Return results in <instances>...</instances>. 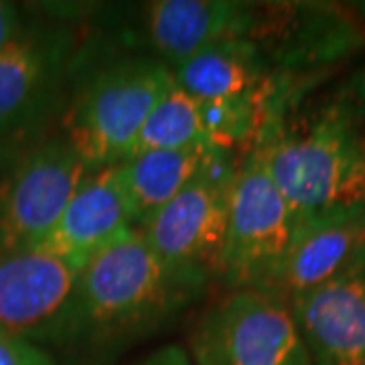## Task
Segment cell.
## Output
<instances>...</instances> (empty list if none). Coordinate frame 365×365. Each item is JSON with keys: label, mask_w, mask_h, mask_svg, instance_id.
<instances>
[{"label": "cell", "mask_w": 365, "mask_h": 365, "mask_svg": "<svg viewBox=\"0 0 365 365\" xmlns=\"http://www.w3.org/2000/svg\"><path fill=\"white\" fill-rule=\"evenodd\" d=\"M311 90L278 106L254 144L297 225L365 213L364 98L351 79L319 98Z\"/></svg>", "instance_id": "1"}, {"label": "cell", "mask_w": 365, "mask_h": 365, "mask_svg": "<svg viewBox=\"0 0 365 365\" xmlns=\"http://www.w3.org/2000/svg\"><path fill=\"white\" fill-rule=\"evenodd\" d=\"M211 284L207 276L167 264L132 230L81 268L67 349L104 364L160 333Z\"/></svg>", "instance_id": "2"}, {"label": "cell", "mask_w": 365, "mask_h": 365, "mask_svg": "<svg viewBox=\"0 0 365 365\" xmlns=\"http://www.w3.org/2000/svg\"><path fill=\"white\" fill-rule=\"evenodd\" d=\"M173 86L165 63L104 37L81 41L59 128L90 170L122 163L158 98Z\"/></svg>", "instance_id": "3"}, {"label": "cell", "mask_w": 365, "mask_h": 365, "mask_svg": "<svg viewBox=\"0 0 365 365\" xmlns=\"http://www.w3.org/2000/svg\"><path fill=\"white\" fill-rule=\"evenodd\" d=\"M91 170L51 124L0 143V252L37 248Z\"/></svg>", "instance_id": "4"}, {"label": "cell", "mask_w": 365, "mask_h": 365, "mask_svg": "<svg viewBox=\"0 0 365 365\" xmlns=\"http://www.w3.org/2000/svg\"><path fill=\"white\" fill-rule=\"evenodd\" d=\"M0 49V143L41 130L61 116L81 39L78 21L41 9Z\"/></svg>", "instance_id": "5"}, {"label": "cell", "mask_w": 365, "mask_h": 365, "mask_svg": "<svg viewBox=\"0 0 365 365\" xmlns=\"http://www.w3.org/2000/svg\"><path fill=\"white\" fill-rule=\"evenodd\" d=\"M195 365H313L290 302L260 288L225 290L189 333Z\"/></svg>", "instance_id": "6"}, {"label": "cell", "mask_w": 365, "mask_h": 365, "mask_svg": "<svg viewBox=\"0 0 365 365\" xmlns=\"http://www.w3.org/2000/svg\"><path fill=\"white\" fill-rule=\"evenodd\" d=\"M102 37L120 49L143 53L173 69L222 41L246 39L252 2L150 0L93 9Z\"/></svg>", "instance_id": "7"}, {"label": "cell", "mask_w": 365, "mask_h": 365, "mask_svg": "<svg viewBox=\"0 0 365 365\" xmlns=\"http://www.w3.org/2000/svg\"><path fill=\"white\" fill-rule=\"evenodd\" d=\"M294 215L256 146L240 155L230 223L215 282L225 290L262 288L294 234Z\"/></svg>", "instance_id": "8"}, {"label": "cell", "mask_w": 365, "mask_h": 365, "mask_svg": "<svg viewBox=\"0 0 365 365\" xmlns=\"http://www.w3.org/2000/svg\"><path fill=\"white\" fill-rule=\"evenodd\" d=\"M246 41L278 73L317 76L365 45V19L335 2H252Z\"/></svg>", "instance_id": "9"}, {"label": "cell", "mask_w": 365, "mask_h": 365, "mask_svg": "<svg viewBox=\"0 0 365 365\" xmlns=\"http://www.w3.org/2000/svg\"><path fill=\"white\" fill-rule=\"evenodd\" d=\"M240 155L220 153L195 181L138 230L163 260L215 282Z\"/></svg>", "instance_id": "10"}, {"label": "cell", "mask_w": 365, "mask_h": 365, "mask_svg": "<svg viewBox=\"0 0 365 365\" xmlns=\"http://www.w3.org/2000/svg\"><path fill=\"white\" fill-rule=\"evenodd\" d=\"M81 268L37 248L0 252V331L67 349Z\"/></svg>", "instance_id": "11"}, {"label": "cell", "mask_w": 365, "mask_h": 365, "mask_svg": "<svg viewBox=\"0 0 365 365\" xmlns=\"http://www.w3.org/2000/svg\"><path fill=\"white\" fill-rule=\"evenodd\" d=\"M313 365H365V262L290 300Z\"/></svg>", "instance_id": "12"}, {"label": "cell", "mask_w": 365, "mask_h": 365, "mask_svg": "<svg viewBox=\"0 0 365 365\" xmlns=\"http://www.w3.org/2000/svg\"><path fill=\"white\" fill-rule=\"evenodd\" d=\"M136 230L116 165L91 170L37 250L83 268L102 250Z\"/></svg>", "instance_id": "13"}, {"label": "cell", "mask_w": 365, "mask_h": 365, "mask_svg": "<svg viewBox=\"0 0 365 365\" xmlns=\"http://www.w3.org/2000/svg\"><path fill=\"white\" fill-rule=\"evenodd\" d=\"M365 213L299 223L280 264L260 288L290 300L345 272L357 260Z\"/></svg>", "instance_id": "14"}, {"label": "cell", "mask_w": 365, "mask_h": 365, "mask_svg": "<svg viewBox=\"0 0 365 365\" xmlns=\"http://www.w3.org/2000/svg\"><path fill=\"white\" fill-rule=\"evenodd\" d=\"M173 81L201 104L274 100L292 76L278 73L246 39L222 41L170 69Z\"/></svg>", "instance_id": "15"}, {"label": "cell", "mask_w": 365, "mask_h": 365, "mask_svg": "<svg viewBox=\"0 0 365 365\" xmlns=\"http://www.w3.org/2000/svg\"><path fill=\"white\" fill-rule=\"evenodd\" d=\"M220 153L223 150L213 146L148 150L118 163V179L134 227L140 230L153 215H157L189 182L195 181Z\"/></svg>", "instance_id": "16"}, {"label": "cell", "mask_w": 365, "mask_h": 365, "mask_svg": "<svg viewBox=\"0 0 365 365\" xmlns=\"http://www.w3.org/2000/svg\"><path fill=\"white\" fill-rule=\"evenodd\" d=\"M193 146H211L205 136L201 106L173 81L146 116L126 158L148 150H182Z\"/></svg>", "instance_id": "17"}, {"label": "cell", "mask_w": 365, "mask_h": 365, "mask_svg": "<svg viewBox=\"0 0 365 365\" xmlns=\"http://www.w3.org/2000/svg\"><path fill=\"white\" fill-rule=\"evenodd\" d=\"M0 365H57L51 353L0 331Z\"/></svg>", "instance_id": "18"}, {"label": "cell", "mask_w": 365, "mask_h": 365, "mask_svg": "<svg viewBox=\"0 0 365 365\" xmlns=\"http://www.w3.org/2000/svg\"><path fill=\"white\" fill-rule=\"evenodd\" d=\"M23 11L16 2L0 0V49L6 47L23 26Z\"/></svg>", "instance_id": "19"}, {"label": "cell", "mask_w": 365, "mask_h": 365, "mask_svg": "<svg viewBox=\"0 0 365 365\" xmlns=\"http://www.w3.org/2000/svg\"><path fill=\"white\" fill-rule=\"evenodd\" d=\"M130 365H193L189 359V353L179 345H163L157 351L144 355L143 359Z\"/></svg>", "instance_id": "20"}, {"label": "cell", "mask_w": 365, "mask_h": 365, "mask_svg": "<svg viewBox=\"0 0 365 365\" xmlns=\"http://www.w3.org/2000/svg\"><path fill=\"white\" fill-rule=\"evenodd\" d=\"M351 81H353V86H355V90H357V93L364 98V102H365V66L361 67L355 76H353Z\"/></svg>", "instance_id": "21"}, {"label": "cell", "mask_w": 365, "mask_h": 365, "mask_svg": "<svg viewBox=\"0 0 365 365\" xmlns=\"http://www.w3.org/2000/svg\"><path fill=\"white\" fill-rule=\"evenodd\" d=\"M365 262V223H364V234H361V244H359V252H357V260Z\"/></svg>", "instance_id": "22"}]
</instances>
